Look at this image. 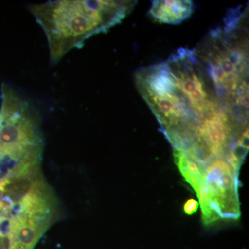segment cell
I'll list each match as a JSON object with an SVG mask.
<instances>
[{"mask_svg": "<svg viewBox=\"0 0 249 249\" xmlns=\"http://www.w3.org/2000/svg\"><path fill=\"white\" fill-rule=\"evenodd\" d=\"M135 83L174 148H188L193 143L198 118L177 87L165 62L139 70Z\"/></svg>", "mask_w": 249, "mask_h": 249, "instance_id": "3", "label": "cell"}, {"mask_svg": "<svg viewBox=\"0 0 249 249\" xmlns=\"http://www.w3.org/2000/svg\"><path fill=\"white\" fill-rule=\"evenodd\" d=\"M174 160L187 183L196 193L199 189L206 163L186 150L174 148Z\"/></svg>", "mask_w": 249, "mask_h": 249, "instance_id": "9", "label": "cell"}, {"mask_svg": "<svg viewBox=\"0 0 249 249\" xmlns=\"http://www.w3.org/2000/svg\"><path fill=\"white\" fill-rule=\"evenodd\" d=\"M242 21L214 29L195 49L224 107L249 104V52Z\"/></svg>", "mask_w": 249, "mask_h": 249, "instance_id": "2", "label": "cell"}, {"mask_svg": "<svg viewBox=\"0 0 249 249\" xmlns=\"http://www.w3.org/2000/svg\"><path fill=\"white\" fill-rule=\"evenodd\" d=\"M43 142L40 116L34 105L7 85L1 87L0 160L40 162Z\"/></svg>", "mask_w": 249, "mask_h": 249, "instance_id": "4", "label": "cell"}, {"mask_svg": "<svg viewBox=\"0 0 249 249\" xmlns=\"http://www.w3.org/2000/svg\"><path fill=\"white\" fill-rule=\"evenodd\" d=\"M199 206V202L196 199H190L183 205V211L185 213L191 215L196 212Z\"/></svg>", "mask_w": 249, "mask_h": 249, "instance_id": "10", "label": "cell"}, {"mask_svg": "<svg viewBox=\"0 0 249 249\" xmlns=\"http://www.w3.org/2000/svg\"><path fill=\"white\" fill-rule=\"evenodd\" d=\"M137 1L60 0L31 5L29 11L43 29L52 64L93 35L106 33L130 14Z\"/></svg>", "mask_w": 249, "mask_h": 249, "instance_id": "1", "label": "cell"}, {"mask_svg": "<svg viewBox=\"0 0 249 249\" xmlns=\"http://www.w3.org/2000/svg\"><path fill=\"white\" fill-rule=\"evenodd\" d=\"M165 63L198 119L222 106L195 49H178Z\"/></svg>", "mask_w": 249, "mask_h": 249, "instance_id": "6", "label": "cell"}, {"mask_svg": "<svg viewBox=\"0 0 249 249\" xmlns=\"http://www.w3.org/2000/svg\"><path fill=\"white\" fill-rule=\"evenodd\" d=\"M238 175L222 157L213 159L205 165L196 193L205 225L219 219L237 220L240 218Z\"/></svg>", "mask_w": 249, "mask_h": 249, "instance_id": "5", "label": "cell"}, {"mask_svg": "<svg viewBox=\"0 0 249 249\" xmlns=\"http://www.w3.org/2000/svg\"><path fill=\"white\" fill-rule=\"evenodd\" d=\"M247 128L236 124L221 106L198 119L193 143L186 150L205 163L213 159L224 158Z\"/></svg>", "mask_w": 249, "mask_h": 249, "instance_id": "7", "label": "cell"}, {"mask_svg": "<svg viewBox=\"0 0 249 249\" xmlns=\"http://www.w3.org/2000/svg\"><path fill=\"white\" fill-rule=\"evenodd\" d=\"M193 11L194 3L189 0H159L152 1L148 14L157 22L177 24L188 19Z\"/></svg>", "mask_w": 249, "mask_h": 249, "instance_id": "8", "label": "cell"}]
</instances>
